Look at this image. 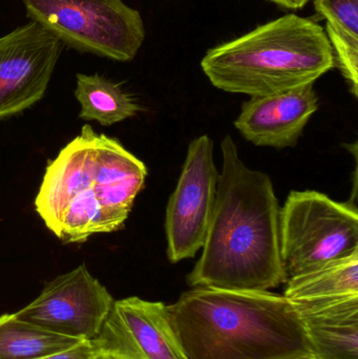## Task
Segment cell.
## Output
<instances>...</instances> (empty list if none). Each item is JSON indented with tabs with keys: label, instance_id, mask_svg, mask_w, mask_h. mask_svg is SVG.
Segmentation results:
<instances>
[{
	"label": "cell",
	"instance_id": "1",
	"mask_svg": "<svg viewBox=\"0 0 358 359\" xmlns=\"http://www.w3.org/2000/svg\"><path fill=\"white\" fill-rule=\"evenodd\" d=\"M222 172L201 257L187 284L268 291L288 280L280 247V204L273 182L240 159L235 141L221 143Z\"/></svg>",
	"mask_w": 358,
	"mask_h": 359
},
{
	"label": "cell",
	"instance_id": "2",
	"mask_svg": "<svg viewBox=\"0 0 358 359\" xmlns=\"http://www.w3.org/2000/svg\"><path fill=\"white\" fill-rule=\"evenodd\" d=\"M146 177L145 164L119 141L85 124L48 161L36 211L63 243H84L123 227Z\"/></svg>",
	"mask_w": 358,
	"mask_h": 359
},
{
	"label": "cell",
	"instance_id": "3",
	"mask_svg": "<svg viewBox=\"0 0 358 359\" xmlns=\"http://www.w3.org/2000/svg\"><path fill=\"white\" fill-rule=\"evenodd\" d=\"M167 311L186 359L315 358L284 295L193 287Z\"/></svg>",
	"mask_w": 358,
	"mask_h": 359
},
{
	"label": "cell",
	"instance_id": "4",
	"mask_svg": "<svg viewBox=\"0 0 358 359\" xmlns=\"http://www.w3.org/2000/svg\"><path fill=\"white\" fill-rule=\"evenodd\" d=\"M201 67L224 92L262 97L315 83L336 62L325 29L289 14L210 48Z\"/></svg>",
	"mask_w": 358,
	"mask_h": 359
},
{
	"label": "cell",
	"instance_id": "5",
	"mask_svg": "<svg viewBox=\"0 0 358 359\" xmlns=\"http://www.w3.org/2000/svg\"><path fill=\"white\" fill-rule=\"evenodd\" d=\"M22 1L32 21L79 52L128 62L144 42L142 16L122 0Z\"/></svg>",
	"mask_w": 358,
	"mask_h": 359
},
{
	"label": "cell",
	"instance_id": "6",
	"mask_svg": "<svg viewBox=\"0 0 358 359\" xmlns=\"http://www.w3.org/2000/svg\"><path fill=\"white\" fill-rule=\"evenodd\" d=\"M280 247L288 280L358 250L353 205L315 190L291 191L280 210Z\"/></svg>",
	"mask_w": 358,
	"mask_h": 359
},
{
	"label": "cell",
	"instance_id": "7",
	"mask_svg": "<svg viewBox=\"0 0 358 359\" xmlns=\"http://www.w3.org/2000/svg\"><path fill=\"white\" fill-rule=\"evenodd\" d=\"M219 177L212 139L207 135L195 138L189 144L182 172L166 208L167 255L172 263L195 257L203 247Z\"/></svg>",
	"mask_w": 358,
	"mask_h": 359
},
{
	"label": "cell",
	"instance_id": "8",
	"mask_svg": "<svg viewBox=\"0 0 358 359\" xmlns=\"http://www.w3.org/2000/svg\"><path fill=\"white\" fill-rule=\"evenodd\" d=\"M113 302L111 293L85 265H80L46 284L37 299L15 314L48 332L92 341L100 333Z\"/></svg>",
	"mask_w": 358,
	"mask_h": 359
},
{
	"label": "cell",
	"instance_id": "9",
	"mask_svg": "<svg viewBox=\"0 0 358 359\" xmlns=\"http://www.w3.org/2000/svg\"><path fill=\"white\" fill-rule=\"evenodd\" d=\"M63 46L32 20L0 37V119L43 98Z\"/></svg>",
	"mask_w": 358,
	"mask_h": 359
},
{
	"label": "cell",
	"instance_id": "10",
	"mask_svg": "<svg viewBox=\"0 0 358 359\" xmlns=\"http://www.w3.org/2000/svg\"><path fill=\"white\" fill-rule=\"evenodd\" d=\"M97 353L120 359H186L167 306L132 297L113 302L97 339Z\"/></svg>",
	"mask_w": 358,
	"mask_h": 359
},
{
	"label": "cell",
	"instance_id": "11",
	"mask_svg": "<svg viewBox=\"0 0 358 359\" xmlns=\"http://www.w3.org/2000/svg\"><path fill=\"white\" fill-rule=\"evenodd\" d=\"M313 84L280 94L252 97L242 105L235 128L256 147H296L305 126L319 109Z\"/></svg>",
	"mask_w": 358,
	"mask_h": 359
},
{
	"label": "cell",
	"instance_id": "12",
	"mask_svg": "<svg viewBox=\"0 0 358 359\" xmlns=\"http://www.w3.org/2000/svg\"><path fill=\"white\" fill-rule=\"evenodd\" d=\"M292 304L315 359H358V295Z\"/></svg>",
	"mask_w": 358,
	"mask_h": 359
},
{
	"label": "cell",
	"instance_id": "13",
	"mask_svg": "<svg viewBox=\"0 0 358 359\" xmlns=\"http://www.w3.org/2000/svg\"><path fill=\"white\" fill-rule=\"evenodd\" d=\"M315 12L326 21V35L353 96H358V0H315Z\"/></svg>",
	"mask_w": 358,
	"mask_h": 359
},
{
	"label": "cell",
	"instance_id": "14",
	"mask_svg": "<svg viewBox=\"0 0 358 359\" xmlns=\"http://www.w3.org/2000/svg\"><path fill=\"white\" fill-rule=\"evenodd\" d=\"M284 297L291 302L358 295V250L287 280Z\"/></svg>",
	"mask_w": 358,
	"mask_h": 359
},
{
	"label": "cell",
	"instance_id": "15",
	"mask_svg": "<svg viewBox=\"0 0 358 359\" xmlns=\"http://www.w3.org/2000/svg\"><path fill=\"white\" fill-rule=\"evenodd\" d=\"M75 97L81 105L79 117L104 126L134 117L140 109L119 84L99 74H77Z\"/></svg>",
	"mask_w": 358,
	"mask_h": 359
},
{
	"label": "cell",
	"instance_id": "16",
	"mask_svg": "<svg viewBox=\"0 0 358 359\" xmlns=\"http://www.w3.org/2000/svg\"><path fill=\"white\" fill-rule=\"evenodd\" d=\"M81 341L48 332L17 318L0 316V359H40L75 347Z\"/></svg>",
	"mask_w": 358,
	"mask_h": 359
},
{
	"label": "cell",
	"instance_id": "17",
	"mask_svg": "<svg viewBox=\"0 0 358 359\" xmlns=\"http://www.w3.org/2000/svg\"><path fill=\"white\" fill-rule=\"evenodd\" d=\"M40 359H98L90 341H81L71 349Z\"/></svg>",
	"mask_w": 358,
	"mask_h": 359
},
{
	"label": "cell",
	"instance_id": "18",
	"mask_svg": "<svg viewBox=\"0 0 358 359\" xmlns=\"http://www.w3.org/2000/svg\"><path fill=\"white\" fill-rule=\"evenodd\" d=\"M284 8H291V10H300L304 8L310 0H270Z\"/></svg>",
	"mask_w": 358,
	"mask_h": 359
},
{
	"label": "cell",
	"instance_id": "19",
	"mask_svg": "<svg viewBox=\"0 0 358 359\" xmlns=\"http://www.w3.org/2000/svg\"><path fill=\"white\" fill-rule=\"evenodd\" d=\"M98 359H120L115 356L109 355V354L98 353Z\"/></svg>",
	"mask_w": 358,
	"mask_h": 359
},
{
	"label": "cell",
	"instance_id": "20",
	"mask_svg": "<svg viewBox=\"0 0 358 359\" xmlns=\"http://www.w3.org/2000/svg\"><path fill=\"white\" fill-rule=\"evenodd\" d=\"M302 359H315V358H302Z\"/></svg>",
	"mask_w": 358,
	"mask_h": 359
}]
</instances>
